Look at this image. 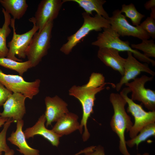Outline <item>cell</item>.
Listing matches in <instances>:
<instances>
[{
    "label": "cell",
    "instance_id": "6da1fadb",
    "mask_svg": "<svg viewBox=\"0 0 155 155\" xmlns=\"http://www.w3.org/2000/svg\"><path fill=\"white\" fill-rule=\"evenodd\" d=\"M108 84H112L107 82L104 84L99 76L91 74L86 84L82 86L73 85L69 90V95L78 99L82 106L83 114L79 130L82 134L83 129H84L82 136L84 142L87 141L90 137L87 123L89 118L94 112L93 108L96 95L104 89L105 85Z\"/></svg>",
    "mask_w": 155,
    "mask_h": 155
},
{
    "label": "cell",
    "instance_id": "7a4b0ae2",
    "mask_svg": "<svg viewBox=\"0 0 155 155\" xmlns=\"http://www.w3.org/2000/svg\"><path fill=\"white\" fill-rule=\"evenodd\" d=\"M109 99L114 110L110 125L112 130L119 137V150L123 155H131L126 147L125 132V131L129 132L133 124L125 111L127 102L123 97L117 93H111Z\"/></svg>",
    "mask_w": 155,
    "mask_h": 155
},
{
    "label": "cell",
    "instance_id": "3957f363",
    "mask_svg": "<svg viewBox=\"0 0 155 155\" xmlns=\"http://www.w3.org/2000/svg\"><path fill=\"white\" fill-rule=\"evenodd\" d=\"M82 15L84 20L82 25L75 33L67 37V42L60 49V51L66 55H69L90 32L100 31L102 29L111 26L108 20L97 14L92 17L84 12Z\"/></svg>",
    "mask_w": 155,
    "mask_h": 155
},
{
    "label": "cell",
    "instance_id": "277c9868",
    "mask_svg": "<svg viewBox=\"0 0 155 155\" xmlns=\"http://www.w3.org/2000/svg\"><path fill=\"white\" fill-rule=\"evenodd\" d=\"M103 29V31L98 34L96 40L92 43V45L99 48H112L119 52H130L135 58L140 61L148 64L151 63L153 66L155 65L154 60L146 57L137 50L132 48L128 41H123L121 40L119 38L120 36L111 27Z\"/></svg>",
    "mask_w": 155,
    "mask_h": 155
},
{
    "label": "cell",
    "instance_id": "5b68a950",
    "mask_svg": "<svg viewBox=\"0 0 155 155\" xmlns=\"http://www.w3.org/2000/svg\"><path fill=\"white\" fill-rule=\"evenodd\" d=\"M53 21L48 22L42 30L33 36L26 53L32 67L37 65L48 53L51 46Z\"/></svg>",
    "mask_w": 155,
    "mask_h": 155
},
{
    "label": "cell",
    "instance_id": "8992f818",
    "mask_svg": "<svg viewBox=\"0 0 155 155\" xmlns=\"http://www.w3.org/2000/svg\"><path fill=\"white\" fill-rule=\"evenodd\" d=\"M131 92L128 87L124 88L120 94L128 104L127 112L134 117V124L129 131L131 139L135 137L140 131L148 124L155 122V111H145L141 105L135 103L128 97L127 94Z\"/></svg>",
    "mask_w": 155,
    "mask_h": 155
},
{
    "label": "cell",
    "instance_id": "52a82bcc",
    "mask_svg": "<svg viewBox=\"0 0 155 155\" xmlns=\"http://www.w3.org/2000/svg\"><path fill=\"white\" fill-rule=\"evenodd\" d=\"M15 20L11 18L10 26L13 29L12 38L7 45L9 47L8 53L7 57L15 61L22 62L20 59H25L27 50L34 34L39 30L34 22L29 20L33 26L32 28L27 32L22 34H17L15 27Z\"/></svg>",
    "mask_w": 155,
    "mask_h": 155
},
{
    "label": "cell",
    "instance_id": "ba28073f",
    "mask_svg": "<svg viewBox=\"0 0 155 155\" xmlns=\"http://www.w3.org/2000/svg\"><path fill=\"white\" fill-rule=\"evenodd\" d=\"M0 82L13 93H19L32 99L39 92L40 80L28 82L19 75L7 74L0 70Z\"/></svg>",
    "mask_w": 155,
    "mask_h": 155
},
{
    "label": "cell",
    "instance_id": "9c48e42d",
    "mask_svg": "<svg viewBox=\"0 0 155 155\" xmlns=\"http://www.w3.org/2000/svg\"><path fill=\"white\" fill-rule=\"evenodd\" d=\"M153 77L142 75L125 84L132 92L131 99L141 102L146 108L151 111H155V91L146 88L145 85L147 82L152 81Z\"/></svg>",
    "mask_w": 155,
    "mask_h": 155
},
{
    "label": "cell",
    "instance_id": "30bf717a",
    "mask_svg": "<svg viewBox=\"0 0 155 155\" xmlns=\"http://www.w3.org/2000/svg\"><path fill=\"white\" fill-rule=\"evenodd\" d=\"M109 20L111 28L120 36H132L142 40L149 39L150 37L148 33L139 26H134L128 21L125 15L120 10L116 9L112 13V16Z\"/></svg>",
    "mask_w": 155,
    "mask_h": 155
},
{
    "label": "cell",
    "instance_id": "8fae6325",
    "mask_svg": "<svg viewBox=\"0 0 155 155\" xmlns=\"http://www.w3.org/2000/svg\"><path fill=\"white\" fill-rule=\"evenodd\" d=\"M61 0H42L38 5L34 16L29 20L34 21L40 32L48 22L58 17L64 3Z\"/></svg>",
    "mask_w": 155,
    "mask_h": 155
},
{
    "label": "cell",
    "instance_id": "7c38bea8",
    "mask_svg": "<svg viewBox=\"0 0 155 155\" xmlns=\"http://www.w3.org/2000/svg\"><path fill=\"white\" fill-rule=\"evenodd\" d=\"M127 57L126 59L124 67V74L119 82L115 86L117 91H119L122 86L131 80H134L142 72L147 73L152 76L155 72L149 67L147 63H142L138 61L130 52H127Z\"/></svg>",
    "mask_w": 155,
    "mask_h": 155
},
{
    "label": "cell",
    "instance_id": "4fadbf2b",
    "mask_svg": "<svg viewBox=\"0 0 155 155\" xmlns=\"http://www.w3.org/2000/svg\"><path fill=\"white\" fill-rule=\"evenodd\" d=\"M26 98L19 93H13L3 104L1 113L3 117L12 119L14 122L22 119L26 113L25 102Z\"/></svg>",
    "mask_w": 155,
    "mask_h": 155
},
{
    "label": "cell",
    "instance_id": "5bb4252c",
    "mask_svg": "<svg viewBox=\"0 0 155 155\" xmlns=\"http://www.w3.org/2000/svg\"><path fill=\"white\" fill-rule=\"evenodd\" d=\"M44 101L46 109L44 115L46 127L69 112L67 103L57 95L53 97L46 96Z\"/></svg>",
    "mask_w": 155,
    "mask_h": 155
},
{
    "label": "cell",
    "instance_id": "9a60e30c",
    "mask_svg": "<svg viewBox=\"0 0 155 155\" xmlns=\"http://www.w3.org/2000/svg\"><path fill=\"white\" fill-rule=\"evenodd\" d=\"M46 119L43 114L39 118L37 121L32 127L26 129L24 131L26 139L33 137L36 135H39L48 140L53 146L57 147L59 144L60 138L61 136L52 130L46 128L45 125Z\"/></svg>",
    "mask_w": 155,
    "mask_h": 155
},
{
    "label": "cell",
    "instance_id": "2e32d148",
    "mask_svg": "<svg viewBox=\"0 0 155 155\" xmlns=\"http://www.w3.org/2000/svg\"><path fill=\"white\" fill-rule=\"evenodd\" d=\"M119 52L118 50L112 48H99L97 56L105 65L118 71L122 76L126 59L120 56Z\"/></svg>",
    "mask_w": 155,
    "mask_h": 155
},
{
    "label": "cell",
    "instance_id": "e0dca14e",
    "mask_svg": "<svg viewBox=\"0 0 155 155\" xmlns=\"http://www.w3.org/2000/svg\"><path fill=\"white\" fill-rule=\"evenodd\" d=\"M24 124L22 119L18 121L16 131L12 132L7 140L12 144L18 146L19 149L17 150L24 155H40L39 150L32 148L27 144L22 131Z\"/></svg>",
    "mask_w": 155,
    "mask_h": 155
},
{
    "label": "cell",
    "instance_id": "ac0fdd59",
    "mask_svg": "<svg viewBox=\"0 0 155 155\" xmlns=\"http://www.w3.org/2000/svg\"><path fill=\"white\" fill-rule=\"evenodd\" d=\"M78 116L69 112L65 114L57 121L52 130L61 137L69 134L79 129Z\"/></svg>",
    "mask_w": 155,
    "mask_h": 155
},
{
    "label": "cell",
    "instance_id": "d6986e66",
    "mask_svg": "<svg viewBox=\"0 0 155 155\" xmlns=\"http://www.w3.org/2000/svg\"><path fill=\"white\" fill-rule=\"evenodd\" d=\"M64 3L73 1L77 3L82 8L85 12L90 15H92L93 11H96L97 14L108 20L110 17L104 9L103 5L106 2L104 0H63Z\"/></svg>",
    "mask_w": 155,
    "mask_h": 155
},
{
    "label": "cell",
    "instance_id": "ffe728a7",
    "mask_svg": "<svg viewBox=\"0 0 155 155\" xmlns=\"http://www.w3.org/2000/svg\"><path fill=\"white\" fill-rule=\"evenodd\" d=\"M0 3L15 20L21 18L28 7L26 0H0Z\"/></svg>",
    "mask_w": 155,
    "mask_h": 155
},
{
    "label": "cell",
    "instance_id": "44dd1931",
    "mask_svg": "<svg viewBox=\"0 0 155 155\" xmlns=\"http://www.w3.org/2000/svg\"><path fill=\"white\" fill-rule=\"evenodd\" d=\"M2 12L4 18V23L1 28H0V58L6 57L8 51L6 44V39L11 32L9 26L11 19L10 15L3 8Z\"/></svg>",
    "mask_w": 155,
    "mask_h": 155
},
{
    "label": "cell",
    "instance_id": "7402d4cb",
    "mask_svg": "<svg viewBox=\"0 0 155 155\" xmlns=\"http://www.w3.org/2000/svg\"><path fill=\"white\" fill-rule=\"evenodd\" d=\"M155 136V122H154L144 127L134 137L126 141V145L130 148L136 146L137 149L140 143L150 137Z\"/></svg>",
    "mask_w": 155,
    "mask_h": 155
},
{
    "label": "cell",
    "instance_id": "603a6c76",
    "mask_svg": "<svg viewBox=\"0 0 155 155\" xmlns=\"http://www.w3.org/2000/svg\"><path fill=\"white\" fill-rule=\"evenodd\" d=\"M0 65L17 72L20 76L32 68L30 61L19 62L7 57L0 58Z\"/></svg>",
    "mask_w": 155,
    "mask_h": 155
},
{
    "label": "cell",
    "instance_id": "cb8c5ba5",
    "mask_svg": "<svg viewBox=\"0 0 155 155\" xmlns=\"http://www.w3.org/2000/svg\"><path fill=\"white\" fill-rule=\"evenodd\" d=\"M120 11L121 13H124L126 17L130 18L133 25L135 26H139L142 19L145 16L137 10L132 3L128 5L123 4Z\"/></svg>",
    "mask_w": 155,
    "mask_h": 155
},
{
    "label": "cell",
    "instance_id": "d4e9b609",
    "mask_svg": "<svg viewBox=\"0 0 155 155\" xmlns=\"http://www.w3.org/2000/svg\"><path fill=\"white\" fill-rule=\"evenodd\" d=\"M131 47L133 49L142 51L143 54L148 58L155 57V44L152 39L142 40L140 44H131Z\"/></svg>",
    "mask_w": 155,
    "mask_h": 155
},
{
    "label": "cell",
    "instance_id": "484cf974",
    "mask_svg": "<svg viewBox=\"0 0 155 155\" xmlns=\"http://www.w3.org/2000/svg\"><path fill=\"white\" fill-rule=\"evenodd\" d=\"M13 120L8 118L4 124L3 129L0 132V152H7L10 149L7 145L6 142V135L7 130L11 123L14 122Z\"/></svg>",
    "mask_w": 155,
    "mask_h": 155
},
{
    "label": "cell",
    "instance_id": "4316f807",
    "mask_svg": "<svg viewBox=\"0 0 155 155\" xmlns=\"http://www.w3.org/2000/svg\"><path fill=\"white\" fill-rule=\"evenodd\" d=\"M139 26L153 39L155 38V20L150 17H148Z\"/></svg>",
    "mask_w": 155,
    "mask_h": 155
},
{
    "label": "cell",
    "instance_id": "83f0119b",
    "mask_svg": "<svg viewBox=\"0 0 155 155\" xmlns=\"http://www.w3.org/2000/svg\"><path fill=\"white\" fill-rule=\"evenodd\" d=\"M12 93L0 82V107L3 105Z\"/></svg>",
    "mask_w": 155,
    "mask_h": 155
},
{
    "label": "cell",
    "instance_id": "f1b7e54d",
    "mask_svg": "<svg viewBox=\"0 0 155 155\" xmlns=\"http://www.w3.org/2000/svg\"><path fill=\"white\" fill-rule=\"evenodd\" d=\"M84 154L85 155H105L103 147L100 145L95 146L92 150Z\"/></svg>",
    "mask_w": 155,
    "mask_h": 155
},
{
    "label": "cell",
    "instance_id": "f546056e",
    "mask_svg": "<svg viewBox=\"0 0 155 155\" xmlns=\"http://www.w3.org/2000/svg\"><path fill=\"white\" fill-rule=\"evenodd\" d=\"M145 8L147 10H150L152 8L155 7V0H150L147 1L144 4Z\"/></svg>",
    "mask_w": 155,
    "mask_h": 155
},
{
    "label": "cell",
    "instance_id": "4dcf8cb0",
    "mask_svg": "<svg viewBox=\"0 0 155 155\" xmlns=\"http://www.w3.org/2000/svg\"><path fill=\"white\" fill-rule=\"evenodd\" d=\"M8 119V118L3 117L0 116V127L5 123Z\"/></svg>",
    "mask_w": 155,
    "mask_h": 155
},
{
    "label": "cell",
    "instance_id": "1f68e13d",
    "mask_svg": "<svg viewBox=\"0 0 155 155\" xmlns=\"http://www.w3.org/2000/svg\"><path fill=\"white\" fill-rule=\"evenodd\" d=\"M150 9L151 12L150 17L155 20V7L152 8Z\"/></svg>",
    "mask_w": 155,
    "mask_h": 155
},
{
    "label": "cell",
    "instance_id": "d6a6232c",
    "mask_svg": "<svg viewBox=\"0 0 155 155\" xmlns=\"http://www.w3.org/2000/svg\"><path fill=\"white\" fill-rule=\"evenodd\" d=\"M14 150L12 149H10L9 151L5 152L4 155H14ZM1 154L2 152H0V155H1Z\"/></svg>",
    "mask_w": 155,
    "mask_h": 155
},
{
    "label": "cell",
    "instance_id": "836d02e7",
    "mask_svg": "<svg viewBox=\"0 0 155 155\" xmlns=\"http://www.w3.org/2000/svg\"><path fill=\"white\" fill-rule=\"evenodd\" d=\"M137 155H150L149 153L147 152H145L142 154H137Z\"/></svg>",
    "mask_w": 155,
    "mask_h": 155
},
{
    "label": "cell",
    "instance_id": "e575fe53",
    "mask_svg": "<svg viewBox=\"0 0 155 155\" xmlns=\"http://www.w3.org/2000/svg\"><path fill=\"white\" fill-rule=\"evenodd\" d=\"M78 155V153H77L76 154H75L73 155Z\"/></svg>",
    "mask_w": 155,
    "mask_h": 155
},
{
    "label": "cell",
    "instance_id": "d590c367",
    "mask_svg": "<svg viewBox=\"0 0 155 155\" xmlns=\"http://www.w3.org/2000/svg\"><path fill=\"white\" fill-rule=\"evenodd\" d=\"M1 112H0V115H1Z\"/></svg>",
    "mask_w": 155,
    "mask_h": 155
}]
</instances>
